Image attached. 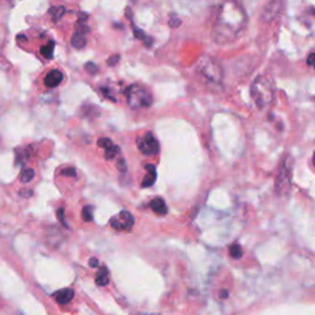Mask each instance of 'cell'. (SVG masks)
<instances>
[{"label":"cell","mask_w":315,"mask_h":315,"mask_svg":"<svg viewBox=\"0 0 315 315\" xmlns=\"http://www.w3.org/2000/svg\"><path fill=\"white\" fill-rule=\"evenodd\" d=\"M248 15L239 0H222L217 7L212 30L214 42L219 44L234 42L243 35Z\"/></svg>","instance_id":"obj_1"},{"label":"cell","mask_w":315,"mask_h":315,"mask_svg":"<svg viewBox=\"0 0 315 315\" xmlns=\"http://www.w3.org/2000/svg\"><path fill=\"white\" fill-rule=\"evenodd\" d=\"M275 92V83L266 75H259L251 85V96L255 104L261 108L266 107L274 101Z\"/></svg>","instance_id":"obj_2"},{"label":"cell","mask_w":315,"mask_h":315,"mask_svg":"<svg viewBox=\"0 0 315 315\" xmlns=\"http://www.w3.org/2000/svg\"><path fill=\"white\" fill-rule=\"evenodd\" d=\"M197 73L208 84H221L223 79V68L221 63L212 57H202L197 64Z\"/></svg>","instance_id":"obj_3"},{"label":"cell","mask_w":315,"mask_h":315,"mask_svg":"<svg viewBox=\"0 0 315 315\" xmlns=\"http://www.w3.org/2000/svg\"><path fill=\"white\" fill-rule=\"evenodd\" d=\"M126 97L128 105L134 110L148 108L153 104V96L149 90L140 85H137V84H133V85L127 88Z\"/></svg>","instance_id":"obj_4"},{"label":"cell","mask_w":315,"mask_h":315,"mask_svg":"<svg viewBox=\"0 0 315 315\" xmlns=\"http://www.w3.org/2000/svg\"><path fill=\"white\" fill-rule=\"evenodd\" d=\"M292 158H287V160H285L282 166V170H281L279 177H277L276 181V190L279 193H285L288 191V187L291 185V177H292V165H293Z\"/></svg>","instance_id":"obj_5"},{"label":"cell","mask_w":315,"mask_h":315,"mask_svg":"<svg viewBox=\"0 0 315 315\" xmlns=\"http://www.w3.org/2000/svg\"><path fill=\"white\" fill-rule=\"evenodd\" d=\"M138 149L144 155H154L159 152V143L152 133H145L137 139Z\"/></svg>","instance_id":"obj_6"},{"label":"cell","mask_w":315,"mask_h":315,"mask_svg":"<svg viewBox=\"0 0 315 315\" xmlns=\"http://www.w3.org/2000/svg\"><path fill=\"white\" fill-rule=\"evenodd\" d=\"M134 226V218L129 212L122 211L111 219V227L116 230H124L129 232Z\"/></svg>","instance_id":"obj_7"},{"label":"cell","mask_w":315,"mask_h":315,"mask_svg":"<svg viewBox=\"0 0 315 315\" xmlns=\"http://www.w3.org/2000/svg\"><path fill=\"white\" fill-rule=\"evenodd\" d=\"M86 32H88V27L86 26L79 25V28L76 27V31L71 36V44H73V47L81 49L83 47L86 46Z\"/></svg>","instance_id":"obj_8"},{"label":"cell","mask_w":315,"mask_h":315,"mask_svg":"<svg viewBox=\"0 0 315 315\" xmlns=\"http://www.w3.org/2000/svg\"><path fill=\"white\" fill-rule=\"evenodd\" d=\"M63 80V74L60 73L59 70H52L49 71L48 74L46 75L44 78V85L46 88L48 89H53V88H57Z\"/></svg>","instance_id":"obj_9"},{"label":"cell","mask_w":315,"mask_h":315,"mask_svg":"<svg viewBox=\"0 0 315 315\" xmlns=\"http://www.w3.org/2000/svg\"><path fill=\"white\" fill-rule=\"evenodd\" d=\"M145 169H147L148 174L145 175L144 180H143L142 186L149 187V186H152V185L155 182V180H157V169H155V166L152 165V164H148V165L145 166Z\"/></svg>","instance_id":"obj_10"},{"label":"cell","mask_w":315,"mask_h":315,"mask_svg":"<svg viewBox=\"0 0 315 315\" xmlns=\"http://www.w3.org/2000/svg\"><path fill=\"white\" fill-rule=\"evenodd\" d=\"M54 298L59 304H68L71 299L74 298V291L69 290V288H67V290H60L55 293Z\"/></svg>","instance_id":"obj_11"},{"label":"cell","mask_w":315,"mask_h":315,"mask_svg":"<svg viewBox=\"0 0 315 315\" xmlns=\"http://www.w3.org/2000/svg\"><path fill=\"white\" fill-rule=\"evenodd\" d=\"M150 208L155 212V213L159 214V216H164L168 212V207H166L165 202H164L163 198H155L150 202Z\"/></svg>","instance_id":"obj_12"},{"label":"cell","mask_w":315,"mask_h":315,"mask_svg":"<svg viewBox=\"0 0 315 315\" xmlns=\"http://www.w3.org/2000/svg\"><path fill=\"white\" fill-rule=\"evenodd\" d=\"M95 281H96V285L101 286V287L108 285V274H107V269H106V267H101V270L97 272Z\"/></svg>","instance_id":"obj_13"},{"label":"cell","mask_w":315,"mask_h":315,"mask_svg":"<svg viewBox=\"0 0 315 315\" xmlns=\"http://www.w3.org/2000/svg\"><path fill=\"white\" fill-rule=\"evenodd\" d=\"M53 52H54V42L53 41L48 42L46 46H43L41 48V54L43 55L44 58H47V59H51L53 57Z\"/></svg>","instance_id":"obj_14"},{"label":"cell","mask_w":315,"mask_h":315,"mask_svg":"<svg viewBox=\"0 0 315 315\" xmlns=\"http://www.w3.org/2000/svg\"><path fill=\"white\" fill-rule=\"evenodd\" d=\"M33 177H35V170H33V169L27 168L22 170V173H21V175H20V180H21V182L26 184V182H30Z\"/></svg>","instance_id":"obj_15"},{"label":"cell","mask_w":315,"mask_h":315,"mask_svg":"<svg viewBox=\"0 0 315 315\" xmlns=\"http://www.w3.org/2000/svg\"><path fill=\"white\" fill-rule=\"evenodd\" d=\"M120 153V148L116 147L115 144H112L111 147L106 148L105 149V159H107V160H111V159H113L116 157V155Z\"/></svg>","instance_id":"obj_16"},{"label":"cell","mask_w":315,"mask_h":315,"mask_svg":"<svg viewBox=\"0 0 315 315\" xmlns=\"http://www.w3.org/2000/svg\"><path fill=\"white\" fill-rule=\"evenodd\" d=\"M229 251H230V255H232V258H234V259H240L243 256L242 248H240L239 244H233L232 246H230Z\"/></svg>","instance_id":"obj_17"},{"label":"cell","mask_w":315,"mask_h":315,"mask_svg":"<svg viewBox=\"0 0 315 315\" xmlns=\"http://www.w3.org/2000/svg\"><path fill=\"white\" fill-rule=\"evenodd\" d=\"M64 12H65L64 7H53V9H51V14L53 15V18H54L55 21H57L58 18L62 17Z\"/></svg>","instance_id":"obj_18"},{"label":"cell","mask_w":315,"mask_h":315,"mask_svg":"<svg viewBox=\"0 0 315 315\" xmlns=\"http://www.w3.org/2000/svg\"><path fill=\"white\" fill-rule=\"evenodd\" d=\"M83 219L85 222H91L92 221V208L90 206H86L83 210Z\"/></svg>","instance_id":"obj_19"},{"label":"cell","mask_w":315,"mask_h":315,"mask_svg":"<svg viewBox=\"0 0 315 315\" xmlns=\"http://www.w3.org/2000/svg\"><path fill=\"white\" fill-rule=\"evenodd\" d=\"M97 144H99V147L104 148V149H106V148L111 147V145L113 144L112 140L108 139V138H100L99 142H97Z\"/></svg>","instance_id":"obj_20"},{"label":"cell","mask_w":315,"mask_h":315,"mask_svg":"<svg viewBox=\"0 0 315 315\" xmlns=\"http://www.w3.org/2000/svg\"><path fill=\"white\" fill-rule=\"evenodd\" d=\"M117 169L121 171V173L124 174L127 171V165L126 163H124V159H120L117 163Z\"/></svg>","instance_id":"obj_21"},{"label":"cell","mask_w":315,"mask_h":315,"mask_svg":"<svg viewBox=\"0 0 315 315\" xmlns=\"http://www.w3.org/2000/svg\"><path fill=\"white\" fill-rule=\"evenodd\" d=\"M62 175L64 176H75V169L73 168H67V169H63L62 170Z\"/></svg>","instance_id":"obj_22"},{"label":"cell","mask_w":315,"mask_h":315,"mask_svg":"<svg viewBox=\"0 0 315 315\" xmlns=\"http://www.w3.org/2000/svg\"><path fill=\"white\" fill-rule=\"evenodd\" d=\"M57 217H58V219L60 221V223L64 224V226H67V224H65V222H64V211H63V208H59V210H58Z\"/></svg>","instance_id":"obj_23"},{"label":"cell","mask_w":315,"mask_h":315,"mask_svg":"<svg viewBox=\"0 0 315 315\" xmlns=\"http://www.w3.org/2000/svg\"><path fill=\"white\" fill-rule=\"evenodd\" d=\"M118 60H120V55H112V57L107 60V63L110 65H115Z\"/></svg>","instance_id":"obj_24"},{"label":"cell","mask_w":315,"mask_h":315,"mask_svg":"<svg viewBox=\"0 0 315 315\" xmlns=\"http://www.w3.org/2000/svg\"><path fill=\"white\" fill-rule=\"evenodd\" d=\"M89 265L91 267H94V269H96V267H99V261H97L96 259H91V260L89 261Z\"/></svg>","instance_id":"obj_25"},{"label":"cell","mask_w":315,"mask_h":315,"mask_svg":"<svg viewBox=\"0 0 315 315\" xmlns=\"http://www.w3.org/2000/svg\"><path fill=\"white\" fill-rule=\"evenodd\" d=\"M313 63H314V53H311L308 58V64L313 65Z\"/></svg>","instance_id":"obj_26"},{"label":"cell","mask_w":315,"mask_h":315,"mask_svg":"<svg viewBox=\"0 0 315 315\" xmlns=\"http://www.w3.org/2000/svg\"><path fill=\"white\" fill-rule=\"evenodd\" d=\"M227 297H228V291L223 290V292L221 293V298H222V299H226Z\"/></svg>","instance_id":"obj_27"}]
</instances>
